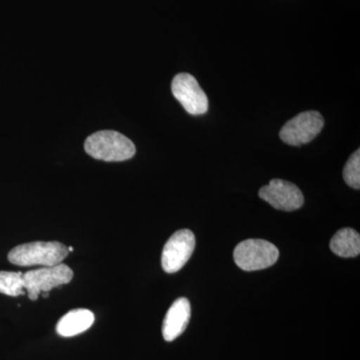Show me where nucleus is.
I'll list each match as a JSON object with an SVG mask.
<instances>
[{"label": "nucleus", "mask_w": 360, "mask_h": 360, "mask_svg": "<svg viewBox=\"0 0 360 360\" xmlns=\"http://www.w3.org/2000/svg\"><path fill=\"white\" fill-rule=\"evenodd\" d=\"M68 251H70V252H72V251H73L72 246H70V248H68Z\"/></svg>", "instance_id": "nucleus-14"}, {"label": "nucleus", "mask_w": 360, "mask_h": 360, "mask_svg": "<svg viewBox=\"0 0 360 360\" xmlns=\"http://www.w3.org/2000/svg\"><path fill=\"white\" fill-rule=\"evenodd\" d=\"M73 278L70 267L63 264L41 267L23 274V283L30 300H37L40 292H49L53 288L70 283Z\"/></svg>", "instance_id": "nucleus-4"}, {"label": "nucleus", "mask_w": 360, "mask_h": 360, "mask_svg": "<svg viewBox=\"0 0 360 360\" xmlns=\"http://www.w3.org/2000/svg\"><path fill=\"white\" fill-rule=\"evenodd\" d=\"M0 293L8 296L25 295L22 272L0 271Z\"/></svg>", "instance_id": "nucleus-12"}, {"label": "nucleus", "mask_w": 360, "mask_h": 360, "mask_svg": "<svg viewBox=\"0 0 360 360\" xmlns=\"http://www.w3.org/2000/svg\"><path fill=\"white\" fill-rule=\"evenodd\" d=\"M258 195L276 210L283 212L300 210L304 202L302 191L295 184L283 179H272L260 188Z\"/></svg>", "instance_id": "nucleus-8"}, {"label": "nucleus", "mask_w": 360, "mask_h": 360, "mask_svg": "<svg viewBox=\"0 0 360 360\" xmlns=\"http://www.w3.org/2000/svg\"><path fill=\"white\" fill-rule=\"evenodd\" d=\"M191 303L186 297L172 303L162 324V335L167 341H174L186 330L191 319Z\"/></svg>", "instance_id": "nucleus-9"}, {"label": "nucleus", "mask_w": 360, "mask_h": 360, "mask_svg": "<svg viewBox=\"0 0 360 360\" xmlns=\"http://www.w3.org/2000/svg\"><path fill=\"white\" fill-rule=\"evenodd\" d=\"M172 94L189 115H205L208 99L198 80L189 73H179L172 84Z\"/></svg>", "instance_id": "nucleus-7"}, {"label": "nucleus", "mask_w": 360, "mask_h": 360, "mask_svg": "<svg viewBox=\"0 0 360 360\" xmlns=\"http://www.w3.org/2000/svg\"><path fill=\"white\" fill-rule=\"evenodd\" d=\"M194 248L195 236L193 231L181 229L175 232L163 248L161 255L163 270L167 274L179 271L193 255Z\"/></svg>", "instance_id": "nucleus-6"}, {"label": "nucleus", "mask_w": 360, "mask_h": 360, "mask_svg": "<svg viewBox=\"0 0 360 360\" xmlns=\"http://www.w3.org/2000/svg\"><path fill=\"white\" fill-rule=\"evenodd\" d=\"M94 314L89 309H73L61 317L56 326V333L63 338H71L84 333L91 328Z\"/></svg>", "instance_id": "nucleus-10"}, {"label": "nucleus", "mask_w": 360, "mask_h": 360, "mask_svg": "<svg viewBox=\"0 0 360 360\" xmlns=\"http://www.w3.org/2000/svg\"><path fill=\"white\" fill-rule=\"evenodd\" d=\"M279 257L278 248L264 239H246L233 252L236 265L245 271L269 269Z\"/></svg>", "instance_id": "nucleus-3"}, {"label": "nucleus", "mask_w": 360, "mask_h": 360, "mask_svg": "<svg viewBox=\"0 0 360 360\" xmlns=\"http://www.w3.org/2000/svg\"><path fill=\"white\" fill-rule=\"evenodd\" d=\"M324 127V120L319 111H304L283 125L281 141L288 146H300L314 141Z\"/></svg>", "instance_id": "nucleus-5"}, {"label": "nucleus", "mask_w": 360, "mask_h": 360, "mask_svg": "<svg viewBox=\"0 0 360 360\" xmlns=\"http://www.w3.org/2000/svg\"><path fill=\"white\" fill-rule=\"evenodd\" d=\"M330 250L340 257H356L360 253V236L352 229H342L331 238Z\"/></svg>", "instance_id": "nucleus-11"}, {"label": "nucleus", "mask_w": 360, "mask_h": 360, "mask_svg": "<svg viewBox=\"0 0 360 360\" xmlns=\"http://www.w3.org/2000/svg\"><path fill=\"white\" fill-rule=\"evenodd\" d=\"M343 179L347 186L354 189L360 188V150L357 149L348 158L347 165L343 168Z\"/></svg>", "instance_id": "nucleus-13"}, {"label": "nucleus", "mask_w": 360, "mask_h": 360, "mask_svg": "<svg viewBox=\"0 0 360 360\" xmlns=\"http://www.w3.org/2000/svg\"><path fill=\"white\" fill-rule=\"evenodd\" d=\"M84 149L91 158L110 162L130 160L136 153L134 142L113 130H103L90 135L85 141Z\"/></svg>", "instance_id": "nucleus-2"}, {"label": "nucleus", "mask_w": 360, "mask_h": 360, "mask_svg": "<svg viewBox=\"0 0 360 360\" xmlns=\"http://www.w3.org/2000/svg\"><path fill=\"white\" fill-rule=\"evenodd\" d=\"M70 255L68 248L58 241H35L14 248L8 260L18 266H54L63 264Z\"/></svg>", "instance_id": "nucleus-1"}]
</instances>
